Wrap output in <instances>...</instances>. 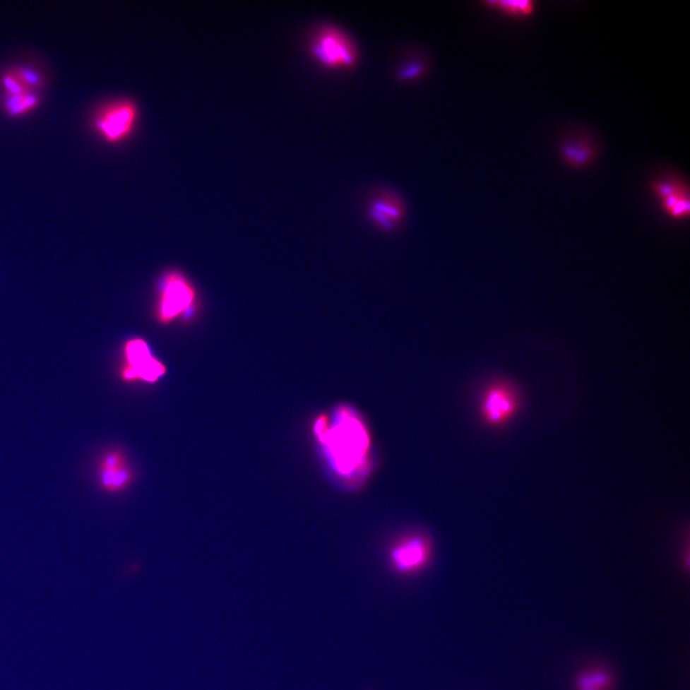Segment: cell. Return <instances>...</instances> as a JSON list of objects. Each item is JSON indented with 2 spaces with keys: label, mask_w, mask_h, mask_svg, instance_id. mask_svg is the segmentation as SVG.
Instances as JSON below:
<instances>
[{
  "label": "cell",
  "mask_w": 690,
  "mask_h": 690,
  "mask_svg": "<svg viewBox=\"0 0 690 690\" xmlns=\"http://www.w3.org/2000/svg\"><path fill=\"white\" fill-rule=\"evenodd\" d=\"M334 425H328V417L322 415L316 421L315 432L326 446L330 460L342 475H351L362 466L369 449V434L362 420L352 408L335 410Z\"/></svg>",
  "instance_id": "cell-1"
},
{
  "label": "cell",
  "mask_w": 690,
  "mask_h": 690,
  "mask_svg": "<svg viewBox=\"0 0 690 690\" xmlns=\"http://www.w3.org/2000/svg\"><path fill=\"white\" fill-rule=\"evenodd\" d=\"M196 300L195 290L187 278L181 273L169 272L160 280L155 316L160 323L170 324L191 312Z\"/></svg>",
  "instance_id": "cell-2"
},
{
  "label": "cell",
  "mask_w": 690,
  "mask_h": 690,
  "mask_svg": "<svg viewBox=\"0 0 690 690\" xmlns=\"http://www.w3.org/2000/svg\"><path fill=\"white\" fill-rule=\"evenodd\" d=\"M138 119V105L124 99L102 107L94 117L93 127L107 143L119 144L131 138Z\"/></svg>",
  "instance_id": "cell-3"
},
{
  "label": "cell",
  "mask_w": 690,
  "mask_h": 690,
  "mask_svg": "<svg viewBox=\"0 0 690 690\" xmlns=\"http://www.w3.org/2000/svg\"><path fill=\"white\" fill-rule=\"evenodd\" d=\"M310 51L316 61L329 69H349L358 58L353 40L334 26H324L316 32L311 40Z\"/></svg>",
  "instance_id": "cell-4"
},
{
  "label": "cell",
  "mask_w": 690,
  "mask_h": 690,
  "mask_svg": "<svg viewBox=\"0 0 690 690\" xmlns=\"http://www.w3.org/2000/svg\"><path fill=\"white\" fill-rule=\"evenodd\" d=\"M124 362L120 377L126 383H154L166 374V367L153 355L146 340H129L124 345Z\"/></svg>",
  "instance_id": "cell-5"
},
{
  "label": "cell",
  "mask_w": 690,
  "mask_h": 690,
  "mask_svg": "<svg viewBox=\"0 0 690 690\" xmlns=\"http://www.w3.org/2000/svg\"><path fill=\"white\" fill-rule=\"evenodd\" d=\"M133 472L124 453L107 451L98 465V482L107 493H120L127 489L133 480Z\"/></svg>",
  "instance_id": "cell-6"
},
{
  "label": "cell",
  "mask_w": 690,
  "mask_h": 690,
  "mask_svg": "<svg viewBox=\"0 0 690 690\" xmlns=\"http://www.w3.org/2000/svg\"><path fill=\"white\" fill-rule=\"evenodd\" d=\"M431 555L428 539L420 535L407 537L399 541L391 552L392 566L401 573H410L426 565Z\"/></svg>",
  "instance_id": "cell-7"
},
{
  "label": "cell",
  "mask_w": 690,
  "mask_h": 690,
  "mask_svg": "<svg viewBox=\"0 0 690 690\" xmlns=\"http://www.w3.org/2000/svg\"><path fill=\"white\" fill-rule=\"evenodd\" d=\"M653 193L660 200L662 208L674 219L689 216L690 198L689 187L678 178L657 179L652 184Z\"/></svg>",
  "instance_id": "cell-8"
},
{
  "label": "cell",
  "mask_w": 690,
  "mask_h": 690,
  "mask_svg": "<svg viewBox=\"0 0 690 690\" xmlns=\"http://www.w3.org/2000/svg\"><path fill=\"white\" fill-rule=\"evenodd\" d=\"M516 407L514 393L506 383H496L486 391L482 412L488 421L501 422L511 415Z\"/></svg>",
  "instance_id": "cell-9"
},
{
  "label": "cell",
  "mask_w": 690,
  "mask_h": 690,
  "mask_svg": "<svg viewBox=\"0 0 690 690\" xmlns=\"http://www.w3.org/2000/svg\"><path fill=\"white\" fill-rule=\"evenodd\" d=\"M560 152L564 162L576 169L588 167L597 157V147L590 138L582 134H576L564 139L561 143Z\"/></svg>",
  "instance_id": "cell-10"
},
{
  "label": "cell",
  "mask_w": 690,
  "mask_h": 690,
  "mask_svg": "<svg viewBox=\"0 0 690 690\" xmlns=\"http://www.w3.org/2000/svg\"><path fill=\"white\" fill-rule=\"evenodd\" d=\"M372 218L381 227L386 230L395 227L404 216L401 201L395 196L383 194L379 196L371 206Z\"/></svg>",
  "instance_id": "cell-11"
},
{
  "label": "cell",
  "mask_w": 690,
  "mask_h": 690,
  "mask_svg": "<svg viewBox=\"0 0 690 690\" xmlns=\"http://www.w3.org/2000/svg\"><path fill=\"white\" fill-rule=\"evenodd\" d=\"M614 683V675L608 667L593 665L577 674L573 686L576 690H613Z\"/></svg>",
  "instance_id": "cell-12"
},
{
  "label": "cell",
  "mask_w": 690,
  "mask_h": 690,
  "mask_svg": "<svg viewBox=\"0 0 690 690\" xmlns=\"http://www.w3.org/2000/svg\"><path fill=\"white\" fill-rule=\"evenodd\" d=\"M486 4L514 18L528 17L536 9V4L533 0H499L487 1Z\"/></svg>",
  "instance_id": "cell-13"
},
{
  "label": "cell",
  "mask_w": 690,
  "mask_h": 690,
  "mask_svg": "<svg viewBox=\"0 0 690 690\" xmlns=\"http://www.w3.org/2000/svg\"><path fill=\"white\" fill-rule=\"evenodd\" d=\"M39 98L33 93L10 94L5 101V109L13 117L26 114L37 106Z\"/></svg>",
  "instance_id": "cell-14"
}]
</instances>
